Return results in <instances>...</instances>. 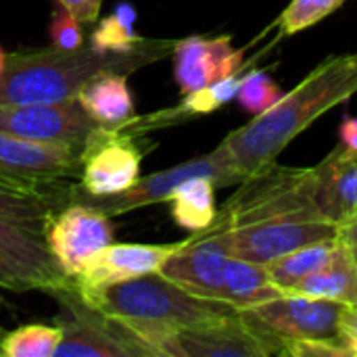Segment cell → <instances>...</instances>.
<instances>
[{
	"label": "cell",
	"instance_id": "6da1fadb",
	"mask_svg": "<svg viewBox=\"0 0 357 357\" xmlns=\"http://www.w3.org/2000/svg\"><path fill=\"white\" fill-rule=\"evenodd\" d=\"M357 94V52L322 61L274 107L230 132L220 144L241 178L264 169L320 115Z\"/></svg>",
	"mask_w": 357,
	"mask_h": 357
},
{
	"label": "cell",
	"instance_id": "30bf717a",
	"mask_svg": "<svg viewBox=\"0 0 357 357\" xmlns=\"http://www.w3.org/2000/svg\"><path fill=\"white\" fill-rule=\"evenodd\" d=\"M46 243L69 278H77L96 253L113 243V224L100 209L69 201L46 224Z\"/></svg>",
	"mask_w": 357,
	"mask_h": 357
},
{
	"label": "cell",
	"instance_id": "9c48e42d",
	"mask_svg": "<svg viewBox=\"0 0 357 357\" xmlns=\"http://www.w3.org/2000/svg\"><path fill=\"white\" fill-rule=\"evenodd\" d=\"M142 149L126 130L98 128L82 149L79 190L90 197H113L140 180Z\"/></svg>",
	"mask_w": 357,
	"mask_h": 357
},
{
	"label": "cell",
	"instance_id": "9a60e30c",
	"mask_svg": "<svg viewBox=\"0 0 357 357\" xmlns=\"http://www.w3.org/2000/svg\"><path fill=\"white\" fill-rule=\"evenodd\" d=\"M184 241L165 245H136V243H111L75 278V289L82 293H92L123 280L155 274L163 264L184 247Z\"/></svg>",
	"mask_w": 357,
	"mask_h": 357
},
{
	"label": "cell",
	"instance_id": "8fae6325",
	"mask_svg": "<svg viewBox=\"0 0 357 357\" xmlns=\"http://www.w3.org/2000/svg\"><path fill=\"white\" fill-rule=\"evenodd\" d=\"M100 126L77 98L52 105H0V132L84 149Z\"/></svg>",
	"mask_w": 357,
	"mask_h": 357
},
{
	"label": "cell",
	"instance_id": "836d02e7",
	"mask_svg": "<svg viewBox=\"0 0 357 357\" xmlns=\"http://www.w3.org/2000/svg\"><path fill=\"white\" fill-rule=\"evenodd\" d=\"M341 144L349 151H357V117H345L341 126Z\"/></svg>",
	"mask_w": 357,
	"mask_h": 357
},
{
	"label": "cell",
	"instance_id": "ac0fdd59",
	"mask_svg": "<svg viewBox=\"0 0 357 357\" xmlns=\"http://www.w3.org/2000/svg\"><path fill=\"white\" fill-rule=\"evenodd\" d=\"M314 172V203L320 215L337 226L357 218V151L343 144Z\"/></svg>",
	"mask_w": 357,
	"mask_h": 357
},
{
	"label": "cell",
	"instance_id": "7a4b0ae2",
	"mask_svg": "<svg viewBox=\"0 0 357 357\" xmlns=\"http://www.w3.org/2000/svg\"><path fill=\"white\" fill-rule=\"evenodd\" d=\"M174 44L149 40L142 48L123 54L98 52L90 44L77 50H63L50 44L13 52L6 56V67L0 73V105H52L77 98V92L90 77L102 71L132 73L174 50Z\"/></svg>",
	"mask_w": 357,
	"mask_h": 357
},
{
	"label": "cell",
	"instance_id": "4316f807",
	"mask_svg": "<svg viewBox=\"0 0 357 357\" xmlns=\"http://www.w3.org/2000/svg\"><path fill=\"white\" fill-rule=\"evenodd\" d=\"M345 0H291L278 19V38L307 29L335 13Z\"/></svg>",
	"mask_w": 357,
	"mask_h": 357
},
{
	"label": "cell",
	"instance_id": "ffe728a7",
	"mask_svg": "<svg viewBox=\"0 0 357 357\" xmlns=\"http://www.w3.org/2000/svg\"><path fill=\"white\" fill-rule=\"evenodd\" d=\"M84 111L102 128L121 130L134 119V98L128 73L102 71L90 77L77 92Z\"/></svg>",
	"mask_w": 357,
	"mask_h": 357
},
{
	"label": "cell",
	"instance_id": "1f68e13d",
	"mask_svg": "<svg viewBox=\"0 0 357 357\" xmlns=\"http://www.w3.org/2000/svg\"><path fill=\"white\" fill-rule=\"evenodd\" d=\"M339 341L357 357V305H345L339 322Z\"/></svg>",
	"mask_w": 357,
	"mask_h": 357
},
{
	"label": "cell",
	"instance_id": "3957f363",
	"mask_svg": "<svg viewBox=\"0 0 357 357\" xmlns=\"http://www.w3.org/2000/svg\"><path fill=\"white\" fill-rule=\"evenodd\" d=\"M77 295L105 316L126 324L153 356H157V339L165 333L209 324L238 314L230 303L199 297L172 282L161 272L123 280L92 293L77 291Z\"/></svg>",
	"mask_w": 357,
	"mask_h": 357
},
{
	"label": "cell",
	"instance_id": "2e32d148",
	"mask_svg": "<svg viewBox=\"0 0 357 357\" xmlns=\"http://www.w3.org/2000/svg\"><path fill=\"white\" fill-rule=\"evenodd\" d=\"M82 149L71 144L40 142L8 132H0V172L54 184L69 176H79Z\"/></svg>",
	"mask_w": 357,
	"mask_h": 357
},
{
	"label": "cell",
	"instance_id": "e0dca14e",
	"mask_svg": "<svg viewBox=\"0 0 357 357\" xmlns=\"http://www.w3.org/2000/svg\"><path fill=\"white\" fill-rule=\"evenodd\" d=\"M243 50L232 48L230 36H190L174 44V77L182 94L201 90L241 71Z\"/></svg>",
	"mask_w": 357,
	"mask_h": 357
},
{
	"label": "cell",
	"instance_id": "d6a6232c",
	"mask_svg": "<svg viewBox=\"0 0 357 357\" xmlns=\"http://www.w3.org/2000/svg\"><path fill=\"white\" fill-rule=\"evenodd\" d=\"M339 238L345 243V247L349 249V253H351V257H354L357 266V218L347 222V224H343V226H339Z\"/></svg>",
	"mask_w": 357,
	"mask_h": 357
},
{
	"label": "cell",
	"instance_id": "8992f818",
	"mask_svg": "<svg viewBox=\"0 0 357 357\" xmlns=\"http://www.w3.org/2000/svg\"><path fill=\"white\" fill-rule=\"evenodd\" d=\"M52 297L63 305V339L54 357H153L126 324L86 303L75 291V280Z\"/></svg>",
	"mask_w": 357,
	"mask_h": 357
},
{
	"label": "cell",
	"instance_id": "f1b7e54d",
	"mask_svg": "<svg viewBox=\"0 0 357 357\" xmlns=\"http://www.w3.org/2000/svg\"><path fill=\"white\" fill-rule=\"evenodd\" d=\"M50 42L56 48L63 50H77L82 46H86V38L82 31V23L61 4L54 8L52 17H50Z\"/></svg>",
	"mask_w": 357,
	"mask_h": 357
},
{
	"label": "cell",
	"instance_id": "52a82bcc",
	"mask_svg": "<svg viewBox=\"0 0 357 357\" xmlns=\"http://www.w3.org/2000/svg\"><path fill=\"white\" fill-rule=\"evenodd\" d=\"M211 178L218 186H230V184H241L243 178L236 172V167L232 165L228 153L224 151L222 144H218L211 153L201 155L197 159L184 161L176 167L157 172L153 176H146L130 186L128 190L113 195V197H90L82 190H71L69 192V201H79L86 205H92L96 209H100L102 213H107L109 218L153 205V203H165L172 192L184 184L190 178Z\"/></svg>",
	"mask_w": 357,
	"mask_h": 357
},
{
	"label": "cell",
	"instance_id": "603a6c76",
	"mask_svg": "<svg viewBox=\"0 0 357 357\" xmlns=\"http://www.w3.org/2000/svg\"><path fill=\"white\" fill-rule=\"evenodd\" d=\"M215 188L218 184L205 176L190 178L184 184H180L165 201L172 205L169 211L174 222L190 232H201L209 228L218 215Z\"/></svg>",
	"mask_w": 357,
	"mask_h": 357
},
{
	"label": "cell",
	"instance_id": "ba28073f",
	"mask_svg": "<svg viewBox=\"0 0 357 357\" xmlns=\"http://www.w3.org/2000/svg\"><path fill=\"white\" fill-rule=\"evenodd\" d=\"M71 284L42 230L0 218V289L54 295Z\"/></svg>",
	"mask_w": 357,
	"mask_h": 357
},
{
	"label": "cell",
	"instance_id": "7c38bea8",
	"mask_svg": "<svg viewBox=\"0 0 357 357\" xmlns=\"http://www.w3.org/2000/svg\"><path fill=\"white\" fill-rule=\"evenodd\" d=\"M345 303L328 299H312L301 295H282L278 299L255 305L247 312L251 320L280 337L282 341L328 339L339 341V322Z\"/></svg>",
	"mask_w": 357,
	"mask_h": 357
},
{
	"label": "cell",
	"instance_id": "d590c367",
	"mask_svg": "<svg viewBox=\"0 0 357 357\" xmlns=\"http://www.w3.org/2000/svg\"><path fill=\"white\" fill-rule=\"evenodd\" d=\"M0 339H2V335H0ZM0 356H2V354H0Z\"/></svg>",
	"mask_w": 357,
	"mask_h": 357
},
{
	"label": "cell",
	"instance_id": "5bb4252c",
	"mask_svg": "<svg viewBox=\"0 0 357 357\" xmlns=\"http://www.w3.org/2000/svg\"><path fill=\"white\" fill-rule=\"evenodd\" d=\"M230 255L226 230H201L192 232L159 272L199 297L222 301L224 268Z\"/></svg>",
	"mask_w": 357,
	"mask_h": 357
},
{
	"label": "cell",
	"instance_id": "7402d4cb",
	"mask_svg": "<svg viewBox=\"0 0 357 357\" xmlns=\"http://www.w3.org/2000/svg\"><path fill=\"white\" fill-rule=\"evenodd\" d=\"M282 295L287 293L272 280L266 266L234 255L228 257L222 280V301L238 312H247Z\"/></svg>",
	"mask_w": 357,
	"mask_h": 357
},
{
	"label": "cell",
	"instance_id": "e575fe53",
	"mask_svg": "<svg viewBox=\"0 0 357 357\" xmlns=\"http://www.w3.org/2000/svg\"><path fill=\"white\" fill-rule=\"evenodd\" d=\"M6 56H8V54L0 48V73H2V71H4V67H6Z\"/></svg>",
	"mask_w": 357,
	"mask_h": 357
},
{
	"label": "cell",
	"instance_id": "d4e9b609",
	"mask_svg": "<svg viewBox=\"0 0 357 357\" xmlns=\"http://www.w3.org/2000/svg\"><path fill=\"white\" fill-rule=\"evenodd\" d=\"M337 245V238L331 241H320V243H312L307 247H301L284 257H278L276 261L268 264V272L272 276V280L284 291L291 293V289L295 284H299L303 278H307L310 274H314L316 270H320L333 255Z\"/></svg>",
	"mask_w": 357,
	"mask_h": 357
},
{
	"label": "cell",
	"instance_id": "4dcf8cb0",
	"mask_svg": "<svg viewBox=\"0 0 357 357\" xmlns=\"http://www.w3.org/2000/svg\"><path fill=\"white\" fill-rule=\"evenodd\" d=\"M63 8H67L82 25H90L98 21L102 0H56Z\"/></svg>",
	"mask_w": 357,
	"mask_h": 357
},
{
	"label": "cell",
	"instance_id": "83f0119b",
	"mask_svg": "<svg viewBox=\"0 0 357 357\" xmlns=\"http://www.w3.org/2000/svg\"><path fill=\"white\" fill-rule=\"evenodd\" d=\"M282 96H284V92L264 71L245 73L243 82H241V88H238V94H236L241 107L245 111L253 113V115H259V113L268 111Z\"/></svg>",
	"mask_w": 357,
	"mask_h": 357
},
{
	"label": "cell",
	"instance_id": "d6986e66",
	"mask_svg": "<svg viewBox=\"0 0 357 357\" xmlns=\"http://www.w3.org/2000/svg\"><path fill=\"white\" fill-rule=\"evenodd\" d=\"M52 184L36 182L0 172V218L46 230L50 218L69 203V192L59 197L48 190Z\"/></svg>",
	"mask_w": 357,
	"mask_h": 357
},
{
	"label": "cell",
	"instance_id": "5b68a950",
	"mask_svg": "<svg viewBox=\"0 0 357 357\" xmlns=\"http://www.w3.org/2000/svg\"><path fill=\"white\" fill-rule=\"evenodd\" d=\"M155 351L165 357H272L282 356L284 341L238 312L209 324L165 333L157 339Z\"/></svg>",
	"mask_w": 357,
	"mask_h": 357
},
{
	"label": "cell",
	"instance_id": "f546056e",
	"mask_svg": "<svg viewBox=\"0 0 357 357\" xmlns=\"http://www.w3.org/2000/svg\"><path fill=\"white\" fill-rule=\"evenodd\" d=\"M284 357H351L349 349L341 341L328 339H301L284 341Z\"/></svg>",
	"mask_w": 357,
	"mask_h": 357
},
{
	"label": "cell",
	"instance_id": "277c9868",
	"mask_svg": "<svg viewBox=\"0 0 357 357\" xmlns=\"http://www.w3.org/2000/svg\"><path fill=\"white\" fill-rule=\"evenodd\" d=\"M272 220H324L314 203L312 167H284L274 161L251 174L205 230H232Z\"/></svg>",
	"mask_w": 357,
	"mask_h": 357
},
{
	"label": "cell",
	"instance_id": "484cf974",
	"mask_svg": "<svg viewBox=\"0 0 357 357\" xmlns=\"http://www.w3.org/2000/svg\"><path fill=\"white\" fill-rule=\"evenodd\" d=\"M63 328L50 324H25L0 339V354L6 357H54Z\"/></svg>",
	"mask_w": 357,
	"mask_h": 357
},
{
	"label": "cell",
	"instance_id": "cb8c5ba5",
	"mask_svg": "<svg viewBox=\"0 0 357 357\" xmlns=\"http://www.w3.org/2000/svg\"><path fill=\"white\" fill-rule=\"evenodd\" d=\"M146 42L136 33V8L130 2H119L111 15L98 21L90 36V48L98 52H134Z\"/></svg>",
	"mask_w": 357,
	"mask_h": 357
},
{
	"label": "cell",
	"instance_id": "44dd1931",
	"mask_svg": "<svg viewBox=\"0 0 357 357\" xmlns=\"http://www.w3.org/2000/svg\"><path fill=\"white\" fill-rule=\"evenodd\" d=\"M291 295L357 305V266L349 249L339 236L331 259L320 270L295 284L291 289Z\"/></svg>",
	"mask_w": 357,
	"mask_h": 357
},
{
	"label": "cell",
	"instance_id": "4fadbf2b",
	"mask_svg": "<svg viewBox=\"0 0 357 357\" xmlns=\"http://www.w3.org/2000/svg\"><path fill=\"white\" fill-rule=\"evenodd\" d=\"M230 253L261 266L312 243L339 236V226L326 220H272L226 230Z\"/></svg>",
	"mask_w": 357,
	"mask_h": 357
}]
</instances>
